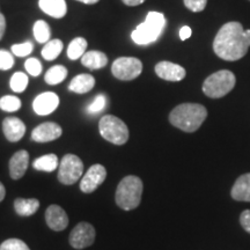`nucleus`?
Masks as SVG:
<instances>
[{"instance_id":"25","label":"nucleus","mask_w":250,"mask_h":250,"mask_svg":"<svg viewBox=\"0 0 250 250\" xmlns=\"http://www.w3.org/2000/svg\"><path fill=\"white\" fill-rule=\"evenodd\" d=\"M62 50V42L61 40L55 39L45 43L44 48L42 50V56L45 61H54L61 55Z\"/></svg>"},{"instance_id":"34","label":"nucleus","mask_w":250,"mask_h":250,"mask_svg":"<svg viewBox=\"0 0 250 250\" xmlns=\"http://www.w3.org/2000/svg\"><path fill=\"white\" fill-rule=\"evenodd\" d=\"M184 5L191 12H202L204 11L208 4V0H183Z\"/></svg>"},{"instance_id":"22","label":"nucleus","mask_w":250,"mask_h":250,"mask_svg":"<svg viewBox=\"0 0 250 250\" xmlns=\"http://www.w3.org/2000/svg\"><path fill=\"white\" fill-rule=\"evenodd\" d=\"M33 166L36 170L51 173V171L56 170L59 167L58 156L56 154H46L40 156V158H37L36 160L34 161Z\"/></svg>"},{"instance_id":"8","label":"nucleus","mask_w":250,"mask_h":250,"mask_svg":"<svg viewBox=\"0 0 250 250\" xmlns=\"http://www.w3.org/2000/svg\"><path fill=\"white\" fill-rule=\"evenodd\" d=\"M143 62L134 57H120L114 62L111 72L115 78L123 81H130L140 76Z\"/></svg>"},{"instance_id":"29","label":"nucleus","mask_w":250,"mask_h":250,"mask_svg":"<svg viewBox=\"0 0 250 250\" xmlns=\"http://www.w3.org/2000/svg\"><path fill=\"white\" fill-rule=\"evenodd\" d=\"M107 107V96L104 94H99L93 100V102L87 107V112L90 115H96L103 111V109Z\"/></svg>"},{"instance_id":"2","label":"nucleus","mask_w":250,"mask_h":250,"mask_svg":"<svg viewBox=\"0 0 250 250\" xmlns=\"http://www.w3.org/2000/svg\"><path fill=\"white\" fill-rule=\"evenodd\" d=\"M208 117V110L198 103H182L169 114V122L184 132H195Z\"/></svg>"},{"instance_id":"7","label":"nucleus","mask_w":250,"mask_h":250,"mask_svg":"<svg viewBox=\"0 0 250 250\" xmlns=\"http://www.w3.org/2000/svg\"><path fill=\"white\" fill-rule=\"evenodd\" d=\"M83 164L79 156L66 154L58 167V180L65 186H72L83 176Z\"/></svg>"},{"instance_id":"1","label":"nucleus","mask_w":250,"mask_h":250,"mask_svg":"<svg viewBox=\"0 0 250 250\" xmlns=\"http://www.w3.org/2000/svg\"><path fill=\"white\" fill-rule=\"evenodd\" d=\"M250 46V30L243 29L239 22H228L218 31L213 50L219 58L235 62L245 57Z\"/></svg>"},{"instance_id":"16","label":"nucleus","mask_w":250,"mask_h":250,"mask_svg":"<svg viewBox=\"0 0 250 250\" xmlns=\"http://www.w3.org/2000/svg\"><path fill=\"white\" fill-rule=\"evenodd\" d=\"M29 165V153L24 149L18 151L9 160V175L13 180H20Z\"/></svg>"},{"instance_id":"36","label":"nucleus","mask_w":250,"mask_h":250,"mask_svg":"<svg viewBox=\"0 0 250 250\" xmlns=\"http://www.w3.org/2000/svg\"><path fill=\"white\" fill-rule=\"evenodd\" d=\"M191 34H192L191 28L188 27V26H184L181 28V30H180V39L182 41H186L189 39L190 36H191Z\"/></svg>"},{"instance_id":"39","label":"nucleus","mask_w":250,"mask_h":250,"mask_svg":"<svg viewBox=\"0 0 250 250\" xmlns=\"http://www.w3.org/2000/svg\"><path fill=\"white\" fill-rule=\"evenodd\" d=\"M5 195H6V190H5V187L4 184L0 182V202L2 201V199L5 198Z\"/></svg>"},{"instance_id":"23","label":"nucleus","mask_w":250,"mask_h":250,"mask_svg":"<svg viewBox=\"0 0 250 250\" xmlns=\"http://www.w3.org/2000/svg\"><path fill=\"white\" fill-rule=\"evenodd\" d=\"M87 41L83 37H76L71 41L67 48V57L72 61H77L86 54Z\"/></svg>"},{"instance_id":"14","label":"nucleus","mask_w":250,"mask_h":250,"mask_svg":"<svg viewBox=\"0 0 250 250\" xmlns=\"http://www.w3.org/2000/svg\"><path fill=\"white\" fill-rule=\"evenodd\" d=\"M45 221L49 228L55 232L64 230L68 225V217L64 208L59 205H50L45 211Z\"/></svg>"},{"instance_id":"21","label":"nucleus","mask_w":250,"mask_h":250,"mask_svg":"<svg viewBox=\"0 0 250 250\" xmlns=\"http://www.w3.org/2000/svg\"><path fill=\"white\" fill-rule=\"evenodd\" d=\"M40 208V201L36 198L24 199V198H17L14 202L15 212L21 217H29L36 213V211Z\"/></svg>"},{"instance_id":"12","label":"nucleus","mask_w":250,"mask_h":250,"mask_svg":"<svg viewBox=\"0 0 250 250\" xmlns=\"http://www.w3.org/2000/svg\"><path fill=\"white\" fill-rule=\"evenodd\" d=\"M59 105V98L57 94L45 92L36 96L33 102L34 111L40 116H46L54 112Z\"/></svg>"},{"instance_id":"19","label":"nucleus","mask_w":250,"mask_h":250,"mask_svg":"<svg viewBox=\"0 0 250 250\" xmlns=\"http://www.w3.org/2000/svg\"><path fill=\"white\" fill-rule=\"evenodd\" d=\"M95 86V79L90 74H79L71 80L68 89L77 94H85L92 90Z\"/></svg>"},{"instance_id":"18","label":"nucleus","mask_w":250,"mask_h":250,"mask_svg":"<svg viewBox=\"0 0 250 250\" xmlns=\"http://www.w3.org/2000/svg\"><path fill=\"white\" fill-rule=\"evenodd\" d=\"M40 8L50 17L61 19L67 13V6L65 0H40Z\"/></svg>"},{"instance_id":"20","label":"nucleus","mask_w":250,"mask_h":250,"mask_svg":"<svg viewBox=\"0 0 250 250\" xmlns=\"http://www.w3.org/2000/svg\"><path fill=\"white\" fill-rule=\"evenodd\" d=\"M81 64L89 70H99L108 64V57L101 51H88L81 57Z\"/></svg>"},{"instance_id":"15","label":"nucleus","mask_w":250,"mask_h":250,"mask_svg":"<svg viewBox=\"0 0 250 250\" xmlns=\"http://www.w3.org/2000/svg\"><path fill=\"white\" fill-rule=\"evenodd\" d=\"M2 131L8 142L17 143L22 139L26 133V125L20 118L7 117L2 122Z\"/></svg>"},{"instance_id":"11","label":"nucleus","mask_w":250,"mask_h":250,"mask_svg":"<svg viewBox=\"0 0 250 250\" xmlns=\"http://www.w3.org/2000/svg\"><path fill=\"white\" fill-rule=\"evenodd\" d=\"M62 134V127L54 122H46L36 126L31 132V139L36 143H49Z\"/></svg>"},{"instance_id":"37","label":"nucleus","mask_w":250,"mask_h":250,"mask_svg":"<svg viewBox=\"0 0 250 250\" xmlns=\"http://www.w3.org/2000/svg\"><path fill=\"white\" fill-rule=\"evenodd\" d=\"M6 30V19L4 15L0 13V40L2 39Z\"/></svg>"},{"instance_id":"10","label":"nucleus","mask_w":250,"mask_h":250,"mask_svg":"<svg viewBox=\"0 0 250 250\" xmlns=\"http://www.w3.org/2000/svg\"><path fill=\"white\" fill-rule=\"evenodd\" d=\"M107 177V170L102 165H93L83 175L80 182L81 191L90 193L95 191Z\"/></svg>"},{"instance_id":"17","label":"nucleus","mask_w":250,"mask_h":250,"mask_svg":"<svg viewBox=\"0 0 250 250\" xmlns=\"http://www.w3.org/2000/svg\"><path fill=\"white\" fill-rule=\"evenodd\" d=\"M230 195L235 201L250 202V173L241 175L235 181Z\"/></svg>"},{"instance_id":"30","label":"nucleus","mask_w":250,"mask_h":250,"mask_svg":"<svg viewBox=\"0 0 250 250\" xmlns=\"http://www.w3.org/2000/svg\"><path fill=\"white\" fill-rule=\"evenodd\" d=\"M0 250H30L22 240L8 239L0 245Z\"/></svg>"},{"instance_id":"4","label":"nucleus","mask_w":250,"mask_h":250,"mask_svg":"<svg viewBox=\"0 0 250 250\" xmlns=\"http://www.w3.org/2000/svg\"><path fill=\"white\" fill-rule=\"evenodd\" d=\"M166 26V18L159 12H149L146 20L140 23L131 34V39L136 44L147 45L160 37Z\"/></svg>"},{"instance_id":"31","label":"nucleus","mask_w":250,"mask_h":250,"mask_svg":"<svg viewBox=\"0 0 250 250\" xmlns=\"http://www.w3.org/2000/svg\"><path fill=\"white\" fill-rule=\"evenodd\" d=\"M33 49V43L27 41V42L20 43V44L12 45V54L18 56V57H26V56L31 54Z\"/></svg>"},{"instance_id":"40","label":"nucleus","mask_w":250,"mask_h":250,"mask_svg":"<svg viewBox=\"0 0 250 250\" xmlns=\"http://www.w3.org/2000/svg\"><path fill=\"white\" fill-rule=\"evenodd\" d=\"M78 1L83 2V4H87V5H93V4H96V2H99L100 0H78Z\"/></svg>"},{"instance_id":"32","label":"nucleus","mask_w":250,"mask_h":250,"mask_svg":"<svg viewBox=\"0 0 250 250\" xmlns=\"http://www.w3.org/2000/svg\"><path fill=\"white\" fill-rule=\"evenodd\" d=\"M14 65V57L11 52L6 50H0V70L7 71L11 70Z\"/></svg>"},{"instance_id":"5","label":"nucleus","mask_w":250,"mask_h":250,"mask_svg":"<svg viewBox=\"0 0 250 250\" xmlns=\"http://www.w3.org/2000/svg\"><path fill=\"white\" fill-rule=\"evenodd\" d=\"M235 83L236 79L233 72L221 70L206 78L203 83V92L211 99H220L234 88Z\"/></svg>"},{"instance_id":"13","label":"nucleus","mask_w":250,"mask_h":250,"mask_svg":"<svg viewBox=\"0 0 250 250\" xmlns=\"http://www.w3.org/2000/svg\"><path fill=\"white\" fill-rule=\"evenodd\" d=\"M156 76L167 81H181L186 78L187 72L179 64L170 62H160L155 65Z\"/></svg>"},{"instance_id":"33","label":"nucleus","mask_w":250,"mask_h":250,"mask_svg":"<svg viewBox=\"0 0 250 250\" xmlns=\"http://www.w3.org/2000/svg\"><path fill=\"white\" fill-rule=\"evenodd\" d=\"M24 67H26L28 73L33 77H39L42 72V64L36 58L27 59V62H24Z\"/></svg>"},{"instance_id":"9","label":"nucleus","mask_w":250,"mask_h":250,"mask_svg":"<svg viewBox=\"0 0 250 250\" xmlns=\"http://www.w3.org/2000/svg\"><path fill=\"white\" fill-rule=\"evenodd\" d=\"M95 235L96 232L93 225L83 221L78 224L71 232L70 245L76 249L87 248L95 241Z\"/></svg>"},{"instance_id":"28","label":"nucleus","mask_w":250,"mask_h":250,"mask_svg":"<svg viewBox=\"0 0 250 250\" xmlns=\"http://www.w3.org/2000/svg\"><path fill=\"white\" fill-rule=\"evenodd\" d=\"M21 108L20 99L14 95H6L0 99V109L7 112L18 111Z\"/></svg>"},{"instance_id":"24","label":"nucleus","mask_w":250,"mask_h":250,"mask_svg":"<svg viewBox=\"0 0 250 250\" xmlns=\"http://www.w3.org/2000/svg\"><path fill=\"white\" fill-rule=\"evenodd\" d=\"M67 77V68L62 65H56L49 68L48 72L45 73L44 80L49 85H57V83H62Z\"/></svg>"},{"instance_id":"35","label":"nucleus","mask_w":250,"mask_h":250,"mask_svg":"<svg viewBox=\"0 0 250 250\" xmlns=\"http://www.w3.org/2000/svg\"><path fill=\"white\" fill-rule=\"evenodd\" d=\"M240 223H241L243 229L250 234V210L242 212L241 215H240Z\"/></svg>"},{"instance_id":"38","label":"nucleus","mask_w":250,"mask_h":250,"mask_svg":"<svg viewBox=\"0 0 250 250\" xmlns=\"http://www.w3.org/2000/svg\"><path fill=\"white\" fill-rule=\"evenodd\" d=\"M122 1L127 6H138L140 4H143L145 0H122Z\"/></svg>"},{"instance_id":"26","label":"nucleus","mask_w":250,"mask_h":250,"mask_svg":"<svg viewBox=\"0 0 250 250\" xmlns=\"http://www.w3.org/2000/svg\"><path fill=\"white\" fill-rule=\"evenodd\" d=\"M34 37L39 43H48L51 36V31H50L49 24L43 20L36 21L33 27Z\"/></svg>"},{"instance_id":"3","label":"nucleus","mask_w":250,"mask_h":250,"mask_svg":"<svg viewBox=\"0 0 250 250\" xmlns=\"http://www.w3.org/2000/svg\"><path fill=\"white\" fill-rule=\"evenodd\" d=\"M143 181L138 176H125L118 184L115 201L122 210L131 211L137 208L142 202Z\"/></svg>"},{"instance_id":"27","label":"nucleus","mask_w":250,"mask_h":250,"mask_svg":"<svg viewBox=\"0 0 250 250\" xmlns=\"http://www.w3.org/2000/svg\"><path fill=\"white\" fill-rule=\"evenodd\" d=\"M11 88L15 93H22L28 86V77L23 72H15L11 78Z\"/></svg>"},{"instance_id":"6","label":"nucleus","mask_w":250,"mask_h":250,"mask_svg":"<svg viewBox=\"0 0 250 250\" xmlns=\"http://www.w3.org/2000/svg\"><path fill=\"white\" fill-rule=\"evenodd\" d=\"M99 130L102 138L114 145H124L129 140V129L121 118L105 115L100 120Z\"/></svg>"}]
</instances>
